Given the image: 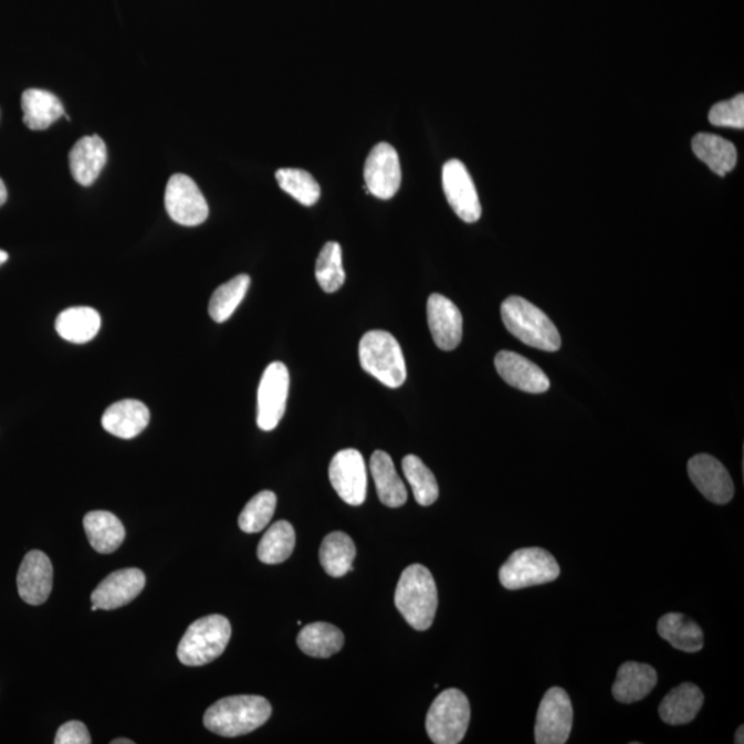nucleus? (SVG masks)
Listing matches in <instances>:
<instances>
[{
    "mask_svg": "<svg viewBox=\"0 0 744 744\" xmlns=\"http://www.w3.org/2000/svg\"><path fill=\"white\" fill-rule=\"evenodd\" d=\"M395 604L412 629L425 631L433 625L439 606L433 575L421 564L402 570L395 593Z\"/></svg>",
    "mask_w": 744,
    "mask_h": 744,
    "instance_id": "1",
    "label": "nucleus"
},
{
    "mask_svg": "<svg viewBox=\"0 0 744 744\" xmlns=\"http://www.w3.org/2000/svg\"><path fill=\"white\" fill-rule=\"evenodd\" d=\"M272 706L265 698L239 695L223 698L207 710L203 723L207 730L226 737L250 734L271 719Z\"/></svg>",
    "mask_w": 744,
    "mask_h": 744,
    "instance_id": "2",
    "label": "nucleus"
},
{
    "mask_svg": "<svg viewBox=\"0 0 744 744\" xmlns=\"http://www.w3.org/2000/svg\"><path fill=\"white\" fill-rule=\"evenodd\" d=\"M501 316L507 332L531 348L557 352L562 337L555 323L522 296H511L501 306Z\"/></svg>",
    "mask_w": 744,
    "mask_h": 744,
    "instance_id": "3",
    "label": "nucleus"
},
{
    "mask_svg": "<svg viewBox=\"0 0 744 744\" xmlns=\"http://www.w3.org/2000/svg\"><path fill=\"white\" fill-rule=\"evenodd\" d=\"M363 370L388 388H400L407 379V367L401 346L394 335L375 329L365 334L359 345Z\"/></svg>",
    "mask_w": 744,
    "mask_h": 744,
    "instance_id": "4",
    "label": "nucleus"
},
{
    "mask_svg": "<svg viewBox=\"0 0 744 744\" xmlns=\"http://www.w3.org/2000/svg\"><path fill=\"white\" fill-rule=\"evenodd\" d=\"M231 636V624L222 615L200 618L184 635L177 657L186 666H205L221 657Z\"/></svg>",
    "mask_w": 744,
    "mask_h": 744,
    "instance_id": "5",
    "label": "nucleus"
},
{
    "mask_svg": "<svg viewBox=\"0 0 744 744\" xmlns=\"http://www.w3.org/2000/svg\"><path fill=\"white\" fill-rule=\"evenodd\" d=\"M470 723V703L465 693L450 688L434 699L427 715V732L436 744H458Z\"/></svg>",
    "mask_w": 744,
    "mask_h": 744,
    "instance_id": "6",
    "label": "nucleus"
},
{
    "mask_svg": "<svg viewBox=\"0 0 744 744\" xmlns=\"http://www.w3.org/2000/svg\"><path fill=\"white\" fill-rule=\"evenodd\" d=\"M559 576L557 559L541 547H525L513 553L500 569V580L509 590L549 584Z\"/></svg>",
    "mask_w": 744,
    "mask_h": 744,
    "instance_id": "7",
    "label": "nucleus"
},
{
    "mask_svg": "<svg viewBox=\"0 0 744 744\" xmlns=\"http://www.w3.org/2000/svg\"><path fill=\"white\" fill-rule=\"evenodd\" d=\"M574 708L563 688H551L542 699L536 714L535 742L538 744L567 743L573 731Z\"/></svg>",
    "mask_w": 744,
    "mask_h": 744,
    "instance_id": "8",
    "label": "nucleus"
},
{
    "mask_svg": "<svg viewBox=\"0 0 744 744\" xmlns=\"http://www.w3.org/2000/svg\"><path fill=\"white\" fill-rule=\"evenodd\" d=\"M290 390V373L283 363L275 361L266 367L259 388L256 423L264 432L275 430L285 412Z\"/></svg>",
    "mask_w": 744,
    "mask_h": 744,
    "instance_id": "9",
    "label": "nucleus"
},
{
    "mask_svg": "<svg viewBox=\"0 0 744 744\" xmlns=\"http://www.w3.org/2000/svg\"><path fill=\"white\" fill-rule=\"evenodd\" d=\"M166 210L172 221L184 227H198L209 218V205L192 178L172 176L167 182Z\"/></svg>",
    "mask_w": 744,
    "mask_h": 744,
    "instance_id": "10",
    "label": "nucleus"
},
{
    "mask_svg": "<svg viewBox=\"0 0 744 744\" xmlns=\"http://www.w3.org/2000/svg\"><path fill=\"white\" fill-rule=\"evenodd\" d=\"M329 480L340 500L350 506H360L367 496L365 458L354 449L339 451L329 463Z\"/></svg>",
    "mask_w": 744,
    "mask_h": 744,
    "instance_id": "11",
    "label": "nucleus"
},
{
    "mask_svg": "<svg viewBox=\"0 0 744 744\" xmlns=\"http://www.w3.org/2000/svg\"><path fill=\"white\" fill-rule=\"evenodd\" d=\"M365 180L375 198L389 200L401 186V166L397 150L390 144L375 145L366 160Z\"/></svg>",
    "mask_w": 744,
    "mask_h": 744,
    "instance_id": "12",
    "label": "nucleus"
},
{
    "mask_svg": "<svg viewBox=\"0 0 744 744\" xmlns=\"http://www.w3.org/2000/svg\"><path fill=\"white\" fill-rule=\"evenodd\" d=\"M443 189L451 209L462 221L473 223L480 220L481 205L478 189L461 160L451 159L444 165Z\"/></svg>",
    "mask_w": 744,
    "mask_h": 744,
    "instance_id": "13",
    "label": "nucleus"
},
{
    "mask_svg": "<svg viewBox=\"0 0 744 744\" xmlns=\"http://www.w3.org/2000/svg\"><path fill=\"white\" fill-rule=\"evenodd\" d=\"M688 474L708 501L725 505L735 494L734 481L723 463L708 454H699L688 462Z\"/></svg>",
    "mask_w": 744,
    "mask_h": 744,
    "instance_id": "14",
    "label": "nucleus"
},
{
    "mask_svg": "<svg viewBox=\"0 0 744 744\" xmlns=\"http://www.w3.org/2000/svg\"><path fill=\"white\" fill-rule=\"evenodd\" d=\"M145 574L138 568L115 570L101 581L93 591V606L98 609H116L127 606L142 595L145 587Z\"/></svg>",
    "mask_w": 744,
    "mask_h": 744,
    "instance_id": "15",
    "label": "nucleus"
},
{
    "mask_svg": "<svg viewBox=\"0 0 744 744\" xmlns=\"http://www.w3.org/2000/svg\"><path fill=\"white\" fill-rule=\"evenodd\" d=\"M17 587L22 601L30 606L46 602L53 589V565L43 552L27 553L17 575Z\"/></svg>",
    "mask_w": 744,
    "mask_h": 744,
    "instance_id": "16",
    "label": "nucleus"
},
{
    "mask_svg": "<svg viewBox=\"0 0 744 744\" xmlns=\"http://www.w3.org/2000/svg\"><path fill=\"white\" fill-rule=\"evenodd\" d=\"M428 323L434 344L441 350H454L461 344L463 333L461 311L444 295L429 296Z\"/></svg>",
    "mask_w": 744,
    "mask_h": 744,
    "instance_id": "17",
    "label": "nucleus"
},
{
    "mask_svg": "<svg viewBox=\"0 0 744 744\" xmlns=\"http://www.w3.org/2000/svg\"><path fill=\"white\" fill-rule=\"evenodd\" d=\"M495 367L507 385L527 394H545L551 380L533 361L514 352L502 350L495 357Z\"/></svg>",
    "mask_w": 744,
    "mask_h": 744,
    "instance_id": "18",
    "label": "nucleus"
},
{
    "mask_svg": "<svg viewBox=\"0 0 744 744\" xmlns=\"http://www.w3.org/2000/svg\"><path fill=\"white\" fill-rule=\"evenodd\" d=\"M150 421V412L143 401L122 400L112 405L103 416V428L116 438L130 440L142 434Z\"/></svg>",
    "mask_w": 744,
    "mask_h": 744,
    "instance_id": "19",
    "label": "nucleus"
},
{
    "mask_svg": "<svg viewBox=\"0 0 744 744\" xmlns=\"http://www.w3.org/2000/svg\"><path fill=\"white\" fill-rule=\"evenodd\" d=\"M657 684L658 673L652 666L626 662L618 670L612 695L619 703L631 704L650 695Z\"/></svg>",
    "mask_w": 744,
    "mask_h": 744,
    "instance_id": "20",
    "label": "nucleus"
},
{
    "mask_svg": "<svg viewBox=\"0 0 744 744\" xmlns=\"http://www.w3.org/2000/svg\"><path fill=\"white\" fill-rule=\"evenodd\" d=\"M106 165V145L98 136L83 137L70 153V167L76 182L91 187Z\"/></svg>",
    "mask_w": 744,
    "mask_h": 744,
    "instance_id": "21",
    "label": "nucleus"
},
{
    "mask_svg": "<svg viewBox=\"0 0 744 744\" xmlns=\"http://www.w3.org/2000/svg\"><path fill=\"white\" fill-rule=\"evenodd\" d=\"M704 703L701 688L684 682L664 696L659 706V715L666 724L685 725L695 720Z\"/></svg>",
    "mask_w": 744,
    "mask_h": 744,
    "instance_id": "22",
    "label": "nucleus"
},
{
    "mask_svg": "<svg viewBox=\"0 0 744 744\" xmlns=\"http://www.w3.org/2000/svg\"><path fill=\"white\" fill-rule=\"evenodd\" d=\"M83 527L93 549L101 555L116 552L126 538V530L120 520L111 512L87 513L83 518Z\"/></svg>",
    "mask_w": 744,
    "mask_h": 744,
    "instance_id": "23",
    "label": "nucleus"
},
{
    "mask_svg": "<svg viewBox=\"0 0 744 744\" xmlns=\"http://www.w3.org/2000/svg\"><path fill=\"white\" fill-rule=\"evenodd\" d=\"M24 123L31 130H46L54 122L65 116L64 106L53 93L42 88H28L21 98Z\"/></svg>",
    "mask_w": 744,
    "mask_h": 744,
    "instance_id": "24",
    "label": "nucleus"
},
{
    "mask_svg": "<svg viewBox=\"0 0 744 744\" xmlns=\"http://www.w3.org/2000/svg\"><path fill=\"white\" fill-rule=\"evenodd\" d=\"M370 469L379 501L388 507H400L408 500L405 483L396 472L395 463L385 451H375Z\"/></svg>",
    "mask_w": 744,
    "mask_h": 744,
    "instance_id": "25",
    "label": "nucleus"
},
{
    "mask_svg": "<svg viewBox=\"0 0 744 744\" xmlns=\"http://www.w3.org/2000/svg\"><path fill=\"white\" fill-rule=\"evenodd\" d=\"M99 328V313L88 306L70 307L61 312L55 321L60 337L77 345L91 343L97 337Z\"/></svg>",
    "mask_w": 744,
    "mask_h": 744,
    "instance_id": "26",
    "label": "nucleus"
},
{
    "mask_svg": "<svg viewBox=\"0 0 744 744\" xmlns=\"http://www.w3.org/2000/svg\"><path fill=\"white\" fill-rule=\"evenodd\" d=\"M658 633L675 650L696 653L704 646L701 626L682 614H668L659 619Z\"/></svg>",
    "mask_w": 744,
    "mask_h": 744,
    "instance_id": "27",
    "label": "nucleus"
},
{
    "mask_svg": "<svg viewBox=\"0 0 744 744\" xmlns=\"http://www.w3.org/2000/svg\"><path fill=\"white\" fill-rule=\"evenodd\" d=\"M693 154L706 164L715 175L724 177L735 169L737 150L734 144L715 134H698L692 142Z\"/></svg>",
    "mask_w": 744,
    "mask_h": 744,
    "instance_id": "28",
    "label": "nucleus"
},
{
    "mask_svg": "<svg viewBox=\"0 0 744 744\" xmlns=\"http://www.w3.org/2000/svg\"><path fill=\"white\" fill-rule=\"evenodd\" d=\"M345 637L334 625L317 622L305 626L300 631V650L312 658H329L343 650Z\"/></svg>",
    "mask_w": 744,
    "mask_h": 744,
    "instance_id": "29",
    "label": "nucleus"
},
{
    "mask_svg": "<svg viewBox=\"0 0 744 744\" xmlns=\"http://www.w3.org/2000/svg\"><path fill=\"white\" fill-rule=\"evenodd\" d=\"M356 546L349 535L332 533L324 538L321 547V563L333 578H340L354 570Z\"/></svg>",
    "mask_w": 744,
    "mask_h": 744,
    "instance_id": "30",
    "label": "nucleus"
},
{
    "mask_svg": "<svg viewBox=\"0 0 744 744\" xmlns=\"http://www.w3.org/2000/svg\"><path fill=\"white\" fill-rule=\"evenodd\" d=\"M250 283L249 275H239L220 285L212 294L209 304L212 321L223 323L231 318L238 306L242 304L245 294H248Z\"/></svg>",
    "mask_w": 744,
    "mask_h": 744,
    "instance_id": "31",
    "label": "nucleus"
},
{
    "mask_svg": "<svg viewBox=\"0 0 744 744\" xmlns=\"http://www.w3.org/2000/svg\"><path fill=\"white\" fill-rule=\"evenodd\" d=\"M295 531L289 522H277L266 531L259 545V558L265 564L284 563L293 555Z\"/></svg>",
    "mask_w": 744,
    "mask_h": 744,
    "instance_id": "32",
    "label": "nucleus"
},
{
    "mask_svg": "<svg viewBox=\"0 0 744 744\" xmlns=\"http://www.w3.org/2000/svg\"><path fill=\"white\" fill-rule=\"evenodd\" d=\"M413 497L421 506L433 505L439 497V484L430 470L417 455H407L401 463Z\"/></svg>",
    "mask_w": 744,
    "mask_h": 744,
    "instance_id": "33",
    "label": "nucleus"
},
{
    "mask_svg": "<svg viewBox=\"0 0 744 744\" xmlns=\"http://www.w3.org/2000/svg\"><path fill=\"white\" fill-rule=\"evenodd\" d=\"M343 249L335 242L324 244L316 261V279L324 293L333 294L345 283Z\"/></svg>",
    "mask_w": 744,
    "mask_h": 744,
    "instance_id": "34",
    "label": "nucleus"
},
{
    "mask_svg": "<svg viewBox=\"0 0 744 744\" xmlns=\"http://www.w3.org/2000/svg\"><path fill=\"white\" fill-rule=\"evenodd\" d=\"M279 187L302 206L311 207L321 199V186L311 172L300 169H280L276 171Z\"/></svg>",
    "mask_w": 744,
    "mask_h": 744,
    "instance_id": "35",
    "label": "nucleus"
},
{
    "mask_svg": "<svg viewBox=\"0 0 744 744\" xmlns=\"http://www.w3.org/2000/svg\"><path fill=\"white\" fill-rule=\"evenodd\" d=\"M277 497L272 491H262L251 500L239 516V527L248 534L260 533L271 523Z\"/></svg>",
    "mask_w": 744,
    "mask_h": 744,
    "instance_id": "36",
    "label": "nucleus"
},
{
    "mask_svg": "<svg viewBox=\"0 0 744 744\" xmlns=\"http://www.w3.org/2000/svg\"><path fill=\"white\" fill-rule=\"evenodd\" d=\"M709 120L719 127H744V95L737 94L736 97L715 104L710 111Z\"/></svg>",
    "mask_w": 744,
    "mask_h": 744,
    "instance_id": "37",
    "label": "nucleus"
},
{
    "mask_svg": "<svg viewBox=\"0 0 744 744\" xmlns=\"http://www.w3.org/2000/svg\"><path fill=\"white\" fill-rule=\"evenodd\" d=\"M55 744H91L92 737L81 721H70L61 725L54 740Z\"/></svg>",
    "mask_w": 744,
    "mask_h": 744,
    "instance_id": "38",
    "label": "nucleus"
},
{
    "mask_svg": "<svg viewBox=\"0 0 744 744\" xmlns=\"http://www.w3.org/2000/svg\"><path fill=\"white\" fill-rule=\"evenodd\" d=\"M8 200V189H6L2 178H0V206H3Z\"/></svg>",
    "mask_w": 744,
    "mask_h": 744,
    "instance_id": "39",
    "label": "nucleus"
},
{
    "mask_svg": "<svg viewBox=\"0 0 744 744\" xmlns=\"http://www.w3.org/2000/svg\"><path fill=\"white\" fill-rule=\"evenodd\" d=\"M743 732H744V726L741 725L740 729H737L736 735H735V743L736 744H743L744 743Z\"/></svg>",
    "mask_w": 744,
    "mask_h": 744,
    "instance_id": "40",
    "label": "nucleus"
},
{
    "mask_svg": "<svg viewBox=\"0 0 744 744\" xmlns=\"http://www.w3.org/2000/svg\"><path fill=\"white\" fill-rule=\"evenodd\" d=\"M8 260H9V254L6 253V251L0 250V266L6 264V261H8Z\"/></svg>",
    "mask_w": 744,
    "mask_h": 744,
    "instance_id": "41",
    "label": "nucleus"
},
{
    "mask_svg": "<svg viewBox=\"0 0 744 744\" xmlns=\"http://www.w3.org/2000/svg\"><path fill=\"white\" fill-rule=\"evenodd\" d=\"M111 743L112 744H133L134 742L128 741V740H115V741H112Z\"/></svg>",
    "mask_w": 744,
    "mask_h": 744,
    "instance_id": "42",
    "label": "nucleus"
}]
</instances>
